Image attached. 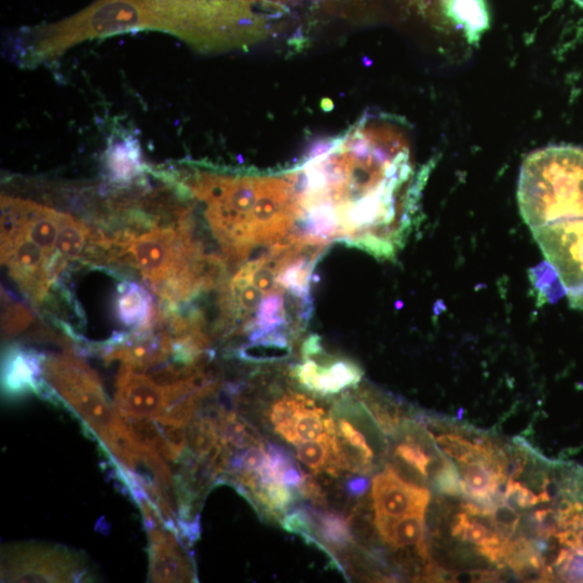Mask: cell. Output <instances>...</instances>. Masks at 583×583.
Listing matches in <instances>:
<instances>
[{
  "label": "cell",
  "instance_id": "1",
  "mask_svg": "<svg viewBox=\"0 0 583 583\" xmlns=\"http://www.w3.org/2000/svg\"><path fill=\"white\" fill-rule=\"evenodd\" d=\"M427 172L390 127L361 125L310 158L308 187L329 241L395 259L412 233Z\"/></svg>",
  "mask_w": 583,
  "mask_h": 583
},
{
  "label": "cell",
  "instance_id": "2",
  "mask_svg": "<svg viewBox=\"0 0 583 583\" xmlns=\"http://www.w3.org/2000/svg\"><path fill=\"white\" fill-rule=\"evenodd\" d=\"M238 23L235 0H97L75 19L76 32L85 42L131 31H159L202 50L232 48Z\"/></svg>",
  "mask_w": 583,
  "mask_h": 583
},
{
  "label": "cell",
  "instance_id": "3",
  "mask_svg": "<svg viewBox=\"0 0 583 583\" xmlns=\"http://www.w3.org/2000/svg\"><path fill=\"white\" fill-rule=\"evenodd\" d=\"M115 246L170 306L210 287L213 269L221 264L206 259L184 222L176 227H157L138 237L126 236Z\"/></svg>",
  "mask_w": 583,
  "mask_h": 583
},
{
  "label": "cell",
  "instance_id": "4",
  "mask_svg": "<svg viewBox=\"0 0 583 583\" xmlns=\"http://www.w3.org/2000/svg\"><path fill=\"white\" fill-rule=\"evenodd\" d=\"M518 202L525 224L534 229L583 216V149L551 146L523 162Z\"/></svg>",
  "mask_w": 583,
  "mask_h": 583
},
{
  "label": "cell",
  "instance_id": "5",
  "mask_svg": "<svg viewBox=\"0 0 583 583\" xmlns=\"http://www.w3.org/2000/svg\"><path fill=\"white\" fill-rule=\"evenodd\" d=\"M43 376L51 396L62 400L67 408L83 419L108 450L126 426L116 406L107 399L98 375L83 360L67 351L44 358Z\"/></svg>",
  "mask_w": 583,
  "mask_h": 583
},
{
  "label": "cell",
  "instance_id": "6",
  "mask_svg": "<svg viewBox=\"0 0 583 583\" xmlns=\"http://www.w3.org/2000/svg\"><path fill=\"white\" fill-rule=\"evenodd\" d=\"M562 290L573 307L583 308V218L531 229Z\"/></svg>",
  "mask_w": 583,
  "mask_h": 583
},
{
  "label": "cell",
  "instance_id": "7",
  "mask_svg": "<svg viewBox=\"0 0 583 583\" xmlns=\"http://www.w3.org/2000/svg\"><path fill=\"white\" fill-rule=\"evenodd\" d=\"M2 263L30 300L42 303L54 280L67 265L57 254L50 256L21 230L2 227Z\"/></svg>",
  "mask_w": 583,
  "mask_h": 583
},
{
  "label": "cell",
  "instance_id": "8",
  "mask_svg": "<svg viewBox=\"0 0 583 583\" xmlns=\"http://www.w3.org/2000/svg\"><path fill=\"white\" fill-rule=\"evenodd\" d=\"M2 569L6 582H75L87 575L83 560L75 552L35 544L6 548Z\"/></svg>",
  "mask_w": 583,
  "mask_h": 583
},
{
  "label": "cell",
  "instance_id": "9",
  "mask_svg": "<svg viewBox=\"0 0 583 583\" xmlns=\"http://www.w3.org/2000/svg\"><path fill=\"white\" fill-rule=\"evenodd\" d=\"M116 408L121 416L159 420L170 409L169 388L146 373L121 364L117 376Z\"/></svg>",
  "mask_w": 583,
  "mask_h": 583
},
{
  "label": "cell",
  "instance_id": "10",
  "mask_svg": "<svg viewBox=\"0 0 583 583\" xmlns=\"http://www.w3.org/2000/svg\"><path fill=\"white\" fill-rule=\"evenodd\" d=\"M372 498L376 515L398 519L412 513H425L431 498L424 486L403 480L388 467L373 480Z\"/></svg>",
  "mask_w": 583,
  "mask_h": 583
},
{
  "label": "cell",
  "instance_id": "11",
  "mask_svg": "<svg viewBox=\"0 0 583 583\" xmlns=\"http://www.w3.org/2000/svg\"><path fill=\"white\" fill-rule=\"evenodd\" d=\"M151 540V571L154 582H191L194 571L191 561L180 545L178 534L166 524L147 528Z\"/></svg>",
  "mask_w": 583,
  "mask_h": 583
},
{
  "label": "cell",
  "instance_id": "12",
  "mask_svg": "<svg viewBox=\"0 0 583 583\" xmlns=\"http://www.w3.org/2000/svg\"><path fill=\"white\" fill-rule=\"evenodd\" d=\"M293 375L305 389L319 396H333L347 388L357 387L363 372L359 365L349 360H334L324 365L306 358L296 366Z\"/></svg>",
  "mask_w": 583,
  "mask_h": 583
},
{
  "label": "cell",
  "instance_id": "13",
  "mask_svg": "<svg viewBox=\"0 0 583 583\" xmlns=\"http://www.w3.org/2000/svg\"><path fill=\"white\" fill-rule=\"evenodd\" d=\"M43 357L20 347L6 350L3 360V388L7 396L22 397L45 389Z\"/></svg>",
  "mask_w": 583,
  "mask_h": 583
},
{
  "label": "cell",
  "instance_id": "14",
  "mask_svg": "<svg viewBox=\"0 0 583 583\" xmlns=\"http://www.w3.org/2000/svg\"><path fill=\"white\" fill-rule=\"evenodd\" d=\"M115 309L118 320L126 327L134 329V332L151 328L157 315L152 295L134 282L120 284Z\"/></svg>",
  "mask_w": 583,
  "mask_h": 583
},
{
  "label": "cell",
  "instance_id": "15",
  "mask_svg": "<svg viewBox=\"0 0 583 583\" xmlns=\"http://www.w3.org/2000/svg\"><path fill=\"white\" fill-rule=\"evenodd\" d=\"M375 524L379 535L393 548L415 547L419 557L427 560L428 546L425 539V513H412L392 519L376 515Z\"/></svg>",
  "mask_w": 583,
  "mask_h": 583
},
{
  "label": "cell",
  "instance_id": "16",
  "mask_svg": "<svg viewBox=\"0 0 583 583\" xmlns=\"http://www.w3.org/2000/svg\"><path fill=\"white\" fill-rule=\"evenodd\" d=\"M91 242V232L87 225L74 216L60 212L57 254L69 263L83 257L88 243Z\"/></svg>",
  "mask_w": 583,
  "mask_h": 583
},
{
  "label": "cell",
  "instance_id": "17",
  "mask_svg": "<svg viewBox=\"0 0 583 583\" xmlns=\"http://www.w3.org/2000/svg\"><path fill=\"white\" fill-rule=\"evenodd\" d=\"M216 424H218L221 441L232 452L263 444L259 433L235 413L222 410Z\"/></svg>",
  "mask_w": 583,
  "mask_h": 583
},
{
  "label": "cell",
  "instance_id": "18",
  "mask_svg": "<svg viewBox=\"0 0 583 583\" xmlns=\"http://www.w3.org/2000/svg\"><path fill=\"white\" fill-rule=\"evenodd\" d=\"M452 536L472 545L478 549H491L503 544L493 528H488L480 519H471L466 512L458 513L452 522Z\"/></svg>",
  "mask_w": 583,
  "mask_h": 583
},
{
  "label": "cell",
  "instance_id": "19",
  "mask_svg": "<svg viewBox=\"0 0 583 583\" xmlns=\"http://www.w3.org/2000/svg\"><path fill=\"white\" fill-rule=\"evenodd\" d=\"M108 168L115 180L130 181L142 171L141 155L134 145H116L108 154Z\"/></svg>",
  "mask_w": 583,
  "mask_h": 583
},
{
  "label": "cell",
  "instance_id": "20",
  "mask_svg": "<svg viewBox=\"0 0 583 583\" xmlns=\"http://www.w3.org/2000/svg\"><path fill=\"white\" fill-rule=\"evenodd\" d=\"M315 521L320 535L329 545L338 549L350 546L351 530L348 522L336 513L317 512Z\"/></svg>",
  "mask_w": 583,
  "mask_h": 583
},
{
  "label": "cell",
  "instance_id": "21",
  "mask_svg": "<svg viewBox=\"0 0 583 583\" xmlns=\"http://www.w3.org/2000/svg\"><path fill=\"white\" fill-rule=\"evenodd\" d=\"M308 399L305 396L292 393L290 396L283 397L271 408V424L284 440H287L295 417L300 413Z\"/></svg>",
  "mask_w": 583,
  "mask_h": 583
},
{
  "label": "cell",
  "instance_id": "22",
  "mask_svg": "<svg viewBox=\"0 0 583 583\" xmlns=\"http://www.w3.org/2000/svg\"><path fill=\"white\" fill-rule=\"evenodd\" d=\"M435 438L440 451L450 458L456 459L459 464H466L476 457L478 444L467 440L457 432L443 433Z\"/></svg>",
  "mask_w": 583,
  "mask_h": 583
},
{
  "label": "cell",
  "instance_id": "23",
  "mask_svg": "<svg viewBox=\"0 0 583 583\" xmlns=\"http://www.w3.org/2000/svg\"><path fill=\"white\" fill-rule=\"evenodd\" d=\"M396 456L405 465L410 466L419 474H422L424 478H428L432 458L418 442L410 437H406L405 442L397 446Z\"/></svg>",
  "mask_w": 583,
  "mask_h": 583
},
{
  "label": "cell",
  "instance_id": "24",
  "mask_svg": "<svg viewBox=\"0 0 583 583\" xmlns=\"http://www.w3.org/2000/svg\"><path fill=\"white\" fill-rule=\"evenodd\" d=\"M521 521V515L517 510L506 503L497 505L491 517L493 530L504 542L511 540L517 532Z\"/></svg>",
  "mask_w": 583,
  "mask_h": 583
},
{
  "label": "cell",
  "instance_id": "25",
  "mask_svg": "<svg viewBox=\"0 0 583 583\" xmlns=\"http://www.w3.org/2000/svg\"><path fill=\"white\" fill-rule=\"evenodd\" d=\"M437 490L445 495L459 496L463 495V480L459 476L456 465L449 458L441 470L433 478Z\"/></svg>",
  "mask_w": 583,
  "mask_h": 583
},
{
  "label": "cell",
  "instance_id": "26",
  "mask_svg": "<svg viewBox=\"0 0 583 583\" xmlns=\"http://www.w3.org/2000/svg\"><path fill=\"white\" fill-rule=\"evenodd\" d=\"M32 323V316L29 310L18 304L5 306L3 310V334L12 336L19 334Z\"/></svg>",
  "mask_w": 583,
  "mask_h": 583
},
{
  "label": "cell",
  "instance_id": "27",
  "mask_svg": "<svg viewBox=\"0 0 583 583\" xmlns=\"http://www.w3.org/2000/svg\"><path fill=\"white\" fill-rule=\"evenodd\" d=\"M505 503L515 510L528 509L538 505L540 499L530 488L509 479L506 485Z\"/></svg>",
  "mask_w": 583,
  "mask_h": 583
},
{
  "label": "cell",
  "instance_id": "28",
  "mask_svg": "<svg viewBox=\"0 0 583 583\" xmlns=\"http://www.w3.org/2000/svg\"><path fill=\"white\" fill-rule=\"evenodd\" d=\"M281 525L284 530L290 533L313 536L315 520L310 517L307 510L298 509L286 515L282 519Z\"/></svg>",
  "mask_w": 583,
  "mask_h": 583
},
{
  "label": "cell",
  "instance_id": "29",
  "mask_svg": "<svg viewBox=\"0 0 583 583\" xmlns=\"http://www.w3.org/2000/svg\"><path fill=\"white\" fill-rule=\"evenodd\" d=\"M500 575L487 569H477V571L452 572V582H497Z\"/></svg>",
  "mask_w": 583,
  "mask_h": 583
},
{
  "label": "cell",
  "instance_id": "30",
  "mask_svg": "<svg viewBox=\"0 0 583 583\" xmlns=\"http://www.w3.org/2000/svg\"><path fill=\"white\" fill-rule=\"evenodd\" d=\"M371 487V481L368 477H352L345 485L346 493L351 497H361L368 493Z\"/></svg>",
  "mask_w": 583,
  "mask_h": 583
},
{
  "label": "cell",
  "instance_id": "31",
  "mask_svg": "<svg viewBox=\"0 0 583 583\" xmlns=\"http://www.w3.org/2000/svg\"><path fill=\"white\" fill-rule=\"evenodd\" d=\"M306 476L302 472L300 468H297L295 465L289 467L288 469L284 470L281 482L282 484L294 488V490H300Z\"/></svg>",
  "mask_w": 583,
  "mask_h": 583
},
{
  "label": "cell",
  "instance_id": "32",
  "mask_svg": "<svg viewBox=\"0 0 583 583\" xmlns=\"http://www.w3.org/2000/svg\"><path fill=\"white\" fill-rule=\"evenodd\" d=\"M562 578L565 581L583 582V555L577 554L576 551L574 559L569 563Z\"/></svg>",
  "mask_w": 583,
  "mask_h": 583
},
{
  "label": "cell",
  "instance_id": "33",
  "mask_svg": "<svg viewBox=\"0 0 583 583\" xmlns=\"http://www.w3.org/2000/svg\"><path fill=\"white\" fill-rule=\"evenodd\" d=\"M555 538L558 539L560 545L574 550H579L578 533L574 530H564L560 532Z\"/></svg>",
  "mask_w": 583,
  "mask_h": 583
},
{
  "label": "cell",
  "instance_id": "34",
  "mask_svg": "<svg viewBox=\"0 0 583 583\" xmlns=\"http://www.w3.org/2000/svg\"><path fill=\"white\" fill-rule=\"evenodd\" d=\"M579 548L583 550V530L578 533Z\"/></svg>",
  "mask_w": 583,
  "mask_h": 583
},
{
  "label": "cell",
  "instance_id": "35",
  "mask_svg": "<svg viewBox=\"0 0 583 583\" xmlns=\"http://www.w3.org/2000/svg\"><path fill=\"white\" fill-rule=\"evenodd\" d=\"M581 526L583 527V512L581 514Z\"/></svg>",
  "mask_w": 583,
  "mask_h": 583
}]
</instances>
